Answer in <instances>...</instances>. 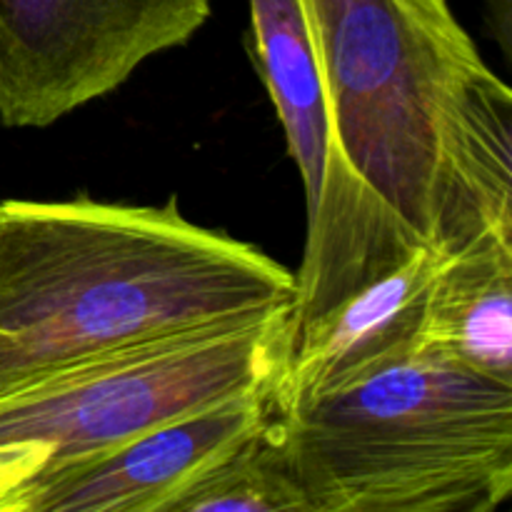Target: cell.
I'll return each mask as SVG.
<instances>
[{
	"mask_svg": "<svg viewBox=\"0 0 512 512\" xmlns=\"http://www.w3.org/2000/svg\"><path fill=\"white\" fill-rule=\"evenodd\" d=\"M253 60L283 125L308 205L303 258L328 238L338 210L340 173L323 80L298 0H248Z\"/></svg>",
	"mask_w": 512,
	"mask_h": 512,
	"instance_id": "8",
	"label": "cell"
},
{
	"mask_svg": "<svg viewBox=\"0 0 512 512\" xmlns=\"http://www.w3.org/2000/svg\"><path fill=\"white\" fill-rule=\"evenodd\" d=\"M295 273L178 198L0 203V395L93 355L290 305Z\"/></svg>",
	"mask_w": 512,
	"mask_h": 512,
	"instance_id": "2",
	"label": "cell"
},
{
	"mask_svg": "<svg viewBox=\"0 0 512 512\" xmlns=\"http://www.w3.org/2000/svg\"><path fill=\"white\" fill-rule=\"evenodd\" d=\"M290 353V305L93 355L0 395V443L38 440L50 463L270 388Z\"/></svg>",
	"mask_w": 512,
	"mask_h": 512,
	"instance_id": "4",
	"label": "cell"
},
{
	"mask_svg": "<svg viewBox=\"0 0 512 512\" xmlns=\"http://www.w3.org/2000/svg\"><path fill=\"white\" fill-rule=\"evenodd\" d=\"M50 463V448L38 440L0 443V512H18L25 485Z\"/></svg>",
	"mask_w": 512,
	"mask_h": 512,
	"instance_id": "12",
	"label": "cell"
},
{
	"mask_svg": "<svg viewBox=\"0 0 512 512\" xmlns=\"http://www.w3.org/2000/svg\"><path fill=\"white\" fill-rule=\"evenodd\" d=\"M510 10V0H488V15L493 18V30L503 50H510Z\"/></svg>",
	"mask_w": 512,
	"mask_h": 512,
	"instance_id": "13",
	"label": "cell"
},
{
	"mask_svg": "<svg viewBox=\"0 0 512 512\" xmlns=\"http://www.w3.org/2000/svg\"><path fill=\"white\" fill-rule=\"evenodd\" d=\"M443 258L438 248L423 245L305 325L290 340V353L270 390L273 413L333 393L418 348Z\"/></svg>",
	"mask_w": 512,
	"mask_h": 512,
	"instance_id": "7",
	"label": "cell"
},
{
	"mask_svg": "<svg viewBox=\"0 0 512 512\" xmlns=\"http://www.w3.org/2000/svg\"><path fill=\"white\" fill-rule=\"evenodd\" d=\"M480 235L512 238V93L485 70L450 128L435 243L450 255Z\"/></svg>",
	"mask_w": 512,
	"mask_h": 512,
	"instance_id": "9",
	"label": "cell"
},
{
	"mask_svg": "<svg viewBox=\"0 0 512 512\" xmlns=\"http://www.w3.org/2000/svg\"><path fill=\"white\" fill-rule=\"evenodd\" d=\"M213 0H0V120L45 128L180 48Z\"/></svg>",
	"mask_w": 512,
	"mask_h": 512,
	"instance_id": "5",
	"label": "cell"
},
{
	"mask_svg": "<svg viewBox=\"0 0 512 512\" xmlns=\"http://www.w3.org/2000/svg\"><path fill=\"white\" fill-rule=\"evenodd\" d=\"M310 512H493L512 493V385L415 348L270 418Z\"/></svg>",
	"mask_w": 512,
	"mask_h": 512,
	"instance_id": "3",
	"label": "cell"
},
{
	"mask_svg": "<svg viewBox=\"0 0 512 512\" xmlns=\"http://www.w3.org/2000/svg\"><path fill=\"white\" fill-rule=\"evenodd\" d=\"M273 418V415H270ZM310 512L270 420L180 490L165 512Z\"/></svg>",
	"mask_w": 512,
	"mask_h": 512,
	"instance_id": "11",
	"label": "cell"
},
{
	"mask_svg": "<svg viewBox=\"0 0 512 512\" xmlns=\"http://www.w3.org/2000/svg\"><path fill=\"white\" fill-rule=\"evenodd\" d=\"M418 348L512 385V238L480 235L445 255Z\"/></svg>",
	"mask_w": 512,
	"mask_h": 512,
	"instance_id": "10",
	"label": "cell"
},
{
	"mask_svg": "<svg viewBox=\"0 0 512 512\" xmlns=\"http://www.w3.org/2000/svg\"><path fill=\"white\" fill-rule=\"evenodd\" d=\"M270 390H248L113 448L45 465L25 485L18 512H165L180 490L268 423Z\"/></svg>",
	"mask_w": 512,
	"mask_h": 512,
	"instance_id": "6",
	"label": "cell"
},
{
	"mask_svg": "<svg viewBox=\"0 0 512 512\" xmlns=\"http://www.w3.org/2000/svg\"><path fill=\"white\" fill-rule=\"evenodd\" d=\"M323 80L338 210L295 270L290 340L438 230L450 128L488 70L448 0H298Z\"/></svg>",
	"mask_w": 512,
	"mask_h": 512,
	"instance_id": "1",
	"label": "cell"
}]
</instances>
